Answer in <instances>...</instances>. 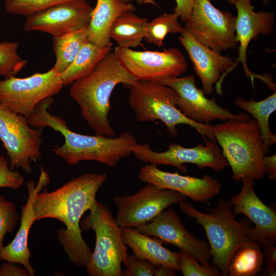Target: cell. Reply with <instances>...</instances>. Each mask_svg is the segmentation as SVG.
Returning <instances> with one entry per match:
<instances>
[{"instance_id":"4dcf8cb0","label":"cell","mask_w":276,"mask_h":276,"mask_svg":"<svg viewBox=\"0 0 276 276\" xmlns=\"http://www.w3.org/2000/svg\"><path fill=\"white\" fill-rule=\"evenodd\" d=\"M80 1L81 0H5L4 7L9 14L26 17L58 4Z\"/></svg>"},{"instance_id":"5bb4252c","label":"cell","mask_w":276,"mask_h":276,"mask_svg":"<svg viewBox=\"0 0 276 276\" xmlns=\"http://www.w3.org/2000/svg\"><path fill=\"white\" fill-rule=\"evenodd\" d=\"M158 83L169 86L177 92V107L183 116L197 123L209 124L216 120L225 121L250 119L245 113L235 114L218 105L215 99L207 98L203 89L196 86L194 75L175 77Z\"/></svg>"},{"instance_id":"52a82bcc","label":"cell","mask_w":276,"mask_h":276,"mask_svg":"<svg viewBox=\"0 0 276 276\" xmlns=\"http://www.w3.org/2000/svg\"><path fill=\"white\" fill-rule=\"evenodd\" d=\"M80 223L81 230L93 229L96 242L86 271L90 276H122V264L126 267L128 254L122 238L120 227L110 209L98 201Z\"/></svg>"},{"instance_id":"2e32d148","label":"cell","mask_w":276,"mask_h":276,"mask_svg":"<svg viewBox=\"0 0 276 276\" xmlns=\"http://www.w3.org/2000/svg\"><path fill=\"white\" fill-rule=\"evenodd\" d=\"M241 190L233 196L230 202L232 213L236 216L244 214L255 226L248 233L250 241L263 248L274 245L276 243V212L266 205L257 195L254 188V179L245 177L242 180Z\"/></svg>"},{"instance_id":"ac0fdd59","label":"cell","mask_w":276,"mask_h":276,"mask_svg":"<svg viewBox=\"0 0 276 276\" xmlns=\"http://www.w3.org/2000/svg\"><path fill=\"white\" fill-rule=\"evenodd\" d=\"M180 34L178 40L189 55L194 70L201 81L204 94H211L216 84L217 93L222 95V82L233 71L235 61L201 44L185 29Z\"/></svg>"},{"instance_id":"9c48e42d","label":"cell","mask_w":276,"mask_h":276,"mask_svg":"<svg viewBox=\"0 0 276 276\" xmlns=\"http://www.w3.org/2000/svg\"><path fill=\"white\" fill-rule=\"evenodd\" d=\"M0 139L9 157L10 168H20L31 173V163L42 155V129L31 127L25 117L0 104Z\"/></svg>"},{"instance_id":"7a4b0ae2","label":"cell","mask_w":276,"mask_h":276,"mask_svg":"<svg viewBox=\"0 0 276 276\" xmlns=\"http://www.w3.org/2000/svg\"><path fill=\"white\" fill-rule=\"evenodd\" d=\"M53 102L52 98L42 101L36 105L33 112L26 118L33 128L42 129L48 127L63 136L64 144L52 150L68 165L93 160L114 167L121 159L133 153L137 142L130 132H124L116 137L75 132L68 128L63 119L48 111Z\"/></svg>"},{"instance_id":"8d00e7d4","label":"cell","mask_w":276,"mask_h":276,"mask_svg":"<svg viewBox=\"0 0 276 276\" xmlns=\"http://www.w3.org/2000/svg\"><path fill=\"white\" fill-rule=\"evenodd\" d=\"M15 264L9 262L3 263L0 267V276H31L25 267Z\"/></svg>"},{"instance_id":"30bf717a","label":"cell","mask_w":276,"mask_h":276,"mask_svg":"<svg viewBox=\"0 0 276 276\" xmlns=\"http://www.w3.org/2000/svg\"><path fill=\"white\" fill-rule=\"evenodd\" d=\"M236 17L215 7L210 0H195L184 29L198 42L218 52L235 49Z\"/></svg>"},{"instance_id":"9a60e30c","label":"cell","mask_w":276,"mask_h":276,"mask_svg":"<svg viewBox=\"0 0 276 276\" xmlns=\"http://www.w3.org/2000/svg\"><path fill=\"white\" fill-rule=\"evenodd\" d=\"M134 228L139 233L155 237L195 257L203 265L211 258L209 243L190 233L173 209L164 210L151 221Z\"/></svg>"},{"instance_id":"f546056e","label":"cell","mask_w":276,"mask_h":276,"mask_svg":"<svg viewBox=\"0 0 276 276\" xmlns=\"http://www.w3.org/2000/svg\"><path fill=\"white\" fill-rule=\"evenodd\" d=\"M18 47L17 42H0V76H15L27 65V60L17 53Z\"/></svg>"},{"instance_id":"d6986e66","label":"cell","mask_w":276,"mask_h":276,"mask_svg":"<svg viewBox=\"0 0 276 276\" xmlns=\"http://www.w3.org/2000/svg\"><path fill=\"white\" fill-rule=\"evenodd\" d=\"M237 11L235 30L236 41L239 42V57L235 61L234 69L238 62H242L246 76L254 83L257 78L263 81L269 87L272 83L270 75H259L251 73L246 64L247 49L251 40H256L260 35L270 36L273 32L274 14L272 12L259 11L256 12L251 5V0H237L234 4Z\"/></svg>"},{"instance_id":"ffe728a7","label":"cell","mask_w":276,"mask_h":276,"mask_svg":"<svg viewBox=\"0 0 276 276\" xmlns=\"http://www.w3.org/2000/svg\"><path fill=\"white\" fill-rule=\"evenodd\" d=\"M139 179L159 189H169L180 193L196 202H205L217 195L221 185L208 175L202 178L185 176L177 173L164 171L152 164L142 167Z\"/></svg>"},{"instance_id":"83f0119b","label":"cell","mask_w":276,"mask_h":276,"mask_svg":"<svg viewBox=\"0 0 276 276\" xmlns=\"http://www.w3.org/2000/svg\"><path fill=\"white\" fill-rule=\"evenodd\" d=\"M263 255L260 245L252 242L239 248L232 257L228 266L230 276H254L261 270Z\"/></svg>"},{"instance_id":"b9f144b4","label":"cell","mask_w":276,"mask_h":276,"mask_svg":"<svg viewBox=\"0 0 276 276\" xmlns=\"http://www.w3.org/2000/svg\"><path fill=\"white\" fill-rule=\"evenodd\" d=\"M227 2L231 5H234L237 0H227Z\"/></svg>"},{"instance_id":"f1b7e54d","label":"cell","mask_w":276,"mask_h":276,"mask_svg":"<svg viewBox=\"0 0 276 276\" xmlns=\"http://www.w3.org/2000/svg\"><path fill=\"white\" fill-rule=\"evenodd\" d=\"M179 18L178 14L163 13L148 22L145 40L148 43L160 47L163 45V41L169 33L181 34L184 30L178 21Z\"/></svg>"},{"instance_id":"484cf974","label":"cell","mask_w":276,"mask_h":276,"mask_svg":"<svg viewBox=\"0 0 276 276\" xmlns=\"http://www.w3.org/2000/svg\"><path fill=\"white\" fill-rule=\"evenodd\" d=\"M234 104L251 114L257 121L264 141L265 154L268 147L276 143V135L270 129L269 119L276 110L275 91L267 98L259 101H245L241 98H236Z\"/></svg>"},{"instance_id":"277c9868","label":"cell","mask_w":276,"mask_h":276,"mask_svg":"<svg viewBox=\"0 0 276 276\" xmlns=\"http://www.w3.org/2000/svg\"><path fill=\"white\" fill-rule=\"evenodd\" d=\"M178 204L182 213L196 219L203 227L213 264L222 275H227L229 263L236 251L253 242L248 237L252 227L251 222L246 219L236 220L232 213L233 205L226 200L220 199L209 213L199 211L186 201Z\"/></svg>"},{"instance_id":"1f68e13d","label":"cell","mask_w":276,"mask_h":276,"mask_svg":"<svg viewBox=\"0 0 276 276\" xmlns=\"http://www.w3.org/2000/svg\"><path fill=\"white\" fill-rule=\"evenodd\" d=\"M180 271L184 276H218L221 273L215 265H203L193 256L180 250L178 251Z\"/></svg>"},{"instance_id":"836d02e7","label":"cell","mask_w":276,"mask_h":276,"mask_svg":"<svg viewBox=\"0 0 276 276\" xmlns=\"http://www.w3.org/2000/svg\"><path fill=\"white\" fill-rule=\"evenodd\" d=\"M156 265L135 255L128 256L126 268L122 276H154Z\"/></svg>"},{"instance_id":"8992f818","label":"cell","mask_w":276,"mask_h":276,"mask_svg":"<svg viewBox=\"0 0 276 276\" xmlns=\"http://www.w3.org/2000/svg\"><path fill=\"white\" fill-rule=\"evenodd\" d=\"M127 87L128 104L139 122L152 123L159 120L164 123L172 137L178 135V125H188L195 128L204 140L208 137L216 142L212 125L197 123L180 112L177 107L178 94L173 88L142 80H137Z\"/></svg>"},{"instance_id":"3957f363","label":"cell","mask_w":276,"mask_h":276,"mask_svg":"<svg viewBox=\"0 0 276 276\" xmlns=\"http://www.w3.org/2000/svg\"><path fill=\"white\" fill-rule=\"evenodd\" d=\"M137 80L110 51L90 73L71 84L70 95L96 134L114 137L116 131L109 119L111 94L117 85L128 86Z\"/></svg>"},{"instance_id":"7402d4cb","label":"cell","mask_w":276,"mask_h":276,"mask_svg":"<svg viewBox=\"0 0 276 276\" xmlns=\"http://www.w3.org/2000/svg\"><path fill=\"white\" fill-rule=\"evenodd\" d=\"M135 10L132 4L120 0H97L87 26V40L100 47L111 44L110 31L113 22L123 13Z\"/></svg>"},{"instance_id":"cb8c5ba5","label":"cell","mask_w":276,"mask_h":276,"mask_svg":"<svg viewBox=\"0 0 276 276\" xmlns=\"http://www.w3.org/2000/svg\"><path fill=\"white\" fill-rule=\"evenodd\" d=\"M148 22L147 18L140 17L133 12H124L113 22L110 38L122 48L131 49L142 45Z\"/></svg>"},{"instance_id":"d6a6232c","label":"cell","mask_w":276,"mask_h":276,"mask_svg":"<svg viewBox=\"0 0 276 276\" xmlns=\"http://www.w3.org/2000/svg\"><path fill=\"white\" fill-rule=\"evenodd\" d=\"M20 218L15 204L2 195L0 196V251L4 247L5 235L14 232Z\"/></svg>"},{"instance_id":"ab89813d","label":"cell","mask_w":276,"mask_h":276,"mask_svg":"<svg viewBox=\"0 0 276 276\" xmlns=\"http://www.w3.org/2000/svg\"><path fill=\"white\" fill-rule=\"evenodd\" d=\"M154 276H174L176 275L175 270L172 268L164 265H156L154 270Z\"/></svg>"},{"instance_id":"6da1fadb","label":"cell","mask_w":276,"mask_h":276,"mask_svg":"<svg viewBox=\"0 0 276 276\" xmlns=\"http://www.w3.org/2000/svg\"><path fill=\"white\" fill-rule=\"evenodd\" d=\"M107 177L105 173L84 174L54 191L44 189L35 198V221L54 218L63 223L65 228L57 229V238L70 261L80 267H86L93 252L82 237L81 219L97 202V193Z\"/></svg>"},{"instance_id":"603a6c76","label":"cell","mask_w":276,"mask_h":276,"mask_svg":"<svg viewBox=\"0 0 276 276\" xmlns=\"http://www.w3.org/2000/svg\"><path fill=\"white\" fill-rule=\"evenodd\" d=\"M122 238L133 254L155 265H164L180 271L178 253L164 247L158 239L151 238L130 227H120Z\"/></svg>"},{"instance_id":"74e56055","label":"cell","mask_w":276,"mask_h":276,"mask_svg":"<svg viewBox=\"0 0 276 276\" xmlns=\"http://www.w3.org/2000/svg\"><path fill=\"white\" fill-rule=\"evenodd\" d=\"M176 6L174 12L178 15L181 20L185 22L192 12L195 0H175Z\"/></svg>"},{"instance_id":"7c38bea8","label":"cell","mask_w":276,"mask_h":276,"mask_svg":"<svg viewBox=\"0 0 276 276\" xmlns=\"http://www.w3.org/2000/svg\"><path fill=\"white\" fill-rule=\"evenodd\" d=\"M205 145L199 144L193 148H186L173 143L168 149L158 152L152 150L150 144H139L135 146L133 154L139 160L147 164L157 165H170L183 173L188 172L185 164L196 165L199 169L208 167L219 172L228 166L222 150L215 142L204 140Z\"/></svg>"},{"instance_id":"60d3db41","label":"cell","mask_w":276,"mask_h":276,"mask_svg":"<svg viewBox=\"0 0 276 276\" xmlns=\"http://www.w3.org/2000/svg\"><path fill=\"white\" fill-rule=\"evenodd\" d=\"M121 2L124 3H131L133 1L136 2L139 5L149 4L158 7V4L154 0H120Z\"/></svg>"},{"instance_id":"5b68a950","label":"cell","mask_w":276,"mask_h":276,"mask_svg":"<svg viewBox=\"0 0 276 276\" xmlns=\"http://www.w3.org/2000/svg\"><path fill=\"white\" fill-rule=\"evenodd\" d=\"M222 152L232 170V178L262 179L265 152L264 141L255 119H231L213 126Z\"/></svg>"},{"instance_id":"ba28073f","label":"cell","mask_w":276,"mask_h":276,"mask_svg":"<svg viewBox=\"0 0 276 276\" xmlns=\"http://www.w3.org/2000/svg\"><path fill=\"white\" fill-rule=\"evenodd\" d=\"M63 86L60 74L53 67L25 78L11 76L0 81V104L26 117L39 103L58 94Z\"/></svg>"},{"instance_id":"4fadbf2b","label":"cell","mask_w":276,"mask_h":276,"mask_svg":"<svg viewBox=\"0 0 276 276\" xmlns=\"http://www.w3.org/2000/svg\"><path fill=\"white\" fill-rule=\"evenodd\" d=\"M187 198L178 192L147 183L132 195L113 198L118 210L114 219L120 227H135L151 221L170 205Z\"/></svg>"},{"instance_id":"44dd1931","label":"cell","mask_w":276,"mask_h":276,"mask_svg":"<svg viewBox=\"0 0 276 276\" xmlns=\"http://www.w3.org/2000/svg\"><path fill=\"white\" fill-rule=\"evenodd\" d=\"M49 175L42 168L37 183L28 180L26 186L28 196L26 204L21 207L20 226L10 244L4 246L0 251V260L21 264L31 276L35 270L30 263L31 252L28 247V237L31 228L35 222L34 204L37 194L49 182Z\"/></svg>"},{"instance_id":"d4e9b609","label":"cell","mask_w":276,"mask_h":276,"mask_svg":"<svg viewBox=\"0 0 276 276\" xmlns=\"http://www.w3.org/2000/svg\"><path fill=\"white\" fill-rule=\"evenodd\" d=\"M111 49L112 44L100 47L86 40L71 64L60 74L63 86L90 73Z\"/></svg>"},{"instance_id":"e0dca14e","label":"cell","mask_w":276,"mask_h":276,"mask_svg":"<svg viewBox=\"0 0 276 276\" xmlns=\"http://www.w3.org/2000/svg\"><path fill=\"white\" fill-rule=\"evenodd\" d=\"M93 7L86 0L58 4L26 17V32L41 31L57 37L88 26Z\"/></svg>"},{"instance_id":"e575fe53","label":"cell","mask_w":276,"mask_h":276,"mask_svg":"<svg viewBox=\"0 0 276 276\" xmlns=\"http://www.w3.org/2000/svg\"><path fill=\"white\" fill-rule=\"evenodd\" d=\"M8 159L0 155V188L17 189L24 184V177L9 166Z\"/></svg>"},{"instance_id":"d590c367","label":"cell","mask_w":276,"mask_h":276,"mask_svg":"<svg viewBox=\"0 0 276 276\" xmlns=\"http://www.w3.org/2000/svg\"><path fill=\"white\" fill-rule=\"evenodd\" d=\"M263 255L266 265L263 275L275 276L276 275V248L274 245L264 247Z\"/></svg>"},{"instance_id":"f35d334b","label":"cell","mask_w":276,"mask_h":276,"mask_svg":"<svg viewBox=\"0 0 276 276\" xmlns=\"http://www.w3.org/2000/svg\"><path fill=\"white\" fill-rule=\"evenodd\" d=\"M264 173L268 175L270 180L276 179V155L272 154L270 156H264Z\"/></svg>"},{"instance_id":"8fae6325","label":"cell","mask_w":276,"mask_h":276,"mask_svg":"<svg viewBox=\"0 0 276 276\" xmlns=\"http://www.w3.org/2000/svg\"><path fill=\"white\" fill-rule=\"evenodd\" d=\"M113 52L125 69L137 80L160 83L179 77L188 67L182 53L174 48L160 52L135 51L118 45Z\"/></svg>"},{"instance_id":"4316f807","label":"cell","mask_w":276,"mask_h":276,"mask_svg":"<svg viewBox=\"0 0 276 276\" xmlns=\"http://www.w3.org/2000/svg\"><path fill=\"white\" fill-rule=\"evenodd\" d=\"M87 27L79 31L53 37V51L56 61L53 67L60 74L71 64L87 40Z\"/></svg>"}]
</instances>
